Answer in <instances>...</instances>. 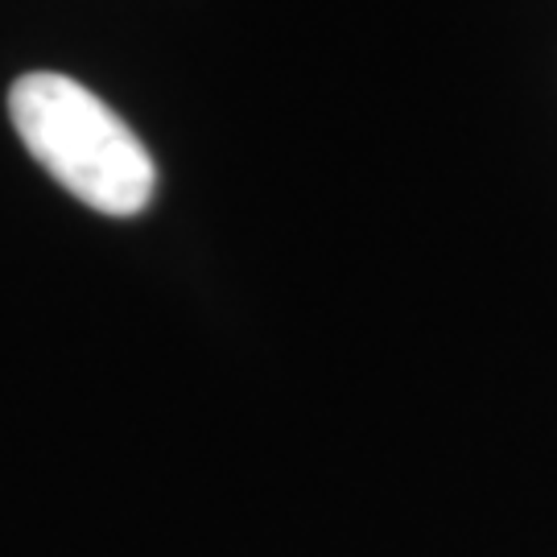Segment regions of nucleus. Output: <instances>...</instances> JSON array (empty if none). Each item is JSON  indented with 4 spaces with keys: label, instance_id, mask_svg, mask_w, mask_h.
<instances>
[{
    "label": "nucleus",
    "instance_id": "f257e3e1",
    "mask_svg": "<svg viewBox=\"0 0 557 557\" xmlns=\"http://www.w3.org/2000/svg\"><path fill=\"white\" fill-rule=\"evenodd\" d=\"M9 116L41 170L91 211L128 220L153 202L158 170L149 149L83 83L34 71L9 91Z\"/></svg>",
    "mask_w": 557,
    "mask_h": 557
}]
</instances>
